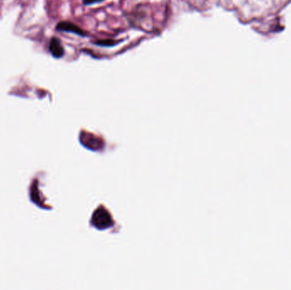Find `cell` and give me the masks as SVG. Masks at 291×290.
<instances>
[{
    "instance_id": "4",
    "label": "cell",
    "mask_w": 291,
    "mask_h": 290,
    "mask_svg": "<svg viewBox=\"0 0 291 290\" xmlns=\"http://www.w3.org/2000/svg\"><path fill=\"white\" fill-rule=\"evenodd\" d=\"M95 45L99 46H102V47H111V46H114L118 44L117 41H113L111 39H106V40H98V41H95L94 42Z\"/></svg>"
},
{
    "instance_id": "1",
    "label": "cell",
    "mask_w": 291,
    "mask_h": 290,
    "mask_svg": "<svg viewBox=\"0 0 291 290\" xmlns=\"http://www.w3.org/2000/svg\"><path fill=\"white\" fill-rule=\"evenodd\" d=\"M112 218L108 212L104 209H98L96 210L92 219V224L100 230L110 228L112 226Z\"/></svg>"
},
{
    "instance_id": "2",
    "label": "cell",
    "mask_w": 291,
    "mask_h": 290,
    "mask_svg": "<svg viewBox=\"0 0 291 290\" xmlns=\"http://www.w3.org/2000/svg\"><path fill=\"white\" fill-rule=\"evenodd\" d=\"M56 30L72 32V33H75L79 36H86L85 31H83L79 27H77V25L74 24L69 21H61L56 26Z\"/></svg>"
},
{
    "instance_id": "5",
    "label": "cell",
    "mask_w": 291,
    "mask_h": 290,
    "mask_svg": "<svg viewBox=\"0 0 291 290\" xmlns=\"http://www.w3.org/2000/svg\"><path fill=\"white\" fill-rule=\"evenodd\" d=\"M104 0H84V4L86 5H91V4H96V3H101Z\"/></svg>"
},
{
    "instance_id": "3",
    "label": "cell",
    "mask_w": 291,
    "mask_h": 290,
    "mask_svg": "<svg viewBox=\"0 0 291 290\" xmlns=\"http://www.w3.org/2000/svg\"><path fill=\"white\" fill-rule=\"evenodd\" d=\"M49 51L55 58H61L64 55V49L60 40L53 38L49 43Z\"/></svg>"
}]
</instances>
